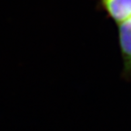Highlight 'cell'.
<instances>
[{"instance_id": "6da1fadb", "label": "cell", "mask_w": 131, "mask_h": 131, "mask_svg": "<svg viewBox=\"0 0 131 131\" xmlns=\"http://www.w3.org/2000/svg\"><path fill=\"white\" fill-rule=\"evenodd\" d=\"M117 42L123 63L122 77L131 80V17L117 24Z\"/></svg>"}, {"instance_id": "7a4b0ae2", "label": "cell", "mask_w": 131, "mask_h": 131, "mask_svg": "<svg viewBox=\"0 0 131 131\" xmlns=\"http://www.w3.org/2000/svg\"><path fill=\"white\" fill-rule=\"evenodd\" d=\"M97 7L116 25L131 17V0H95Z\"/></svg>"}]
</instances>
